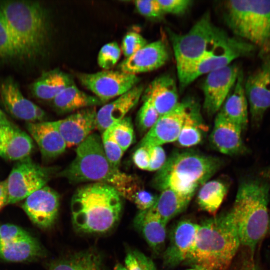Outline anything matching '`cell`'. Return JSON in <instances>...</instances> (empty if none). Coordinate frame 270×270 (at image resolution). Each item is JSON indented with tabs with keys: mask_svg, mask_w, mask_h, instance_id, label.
<instances>
[{
	"mask_svg": "<svg viewBox=\"0 0 270 270\" xmlns=\"http://www.w3.org/2000/svg\"><path fill=\"white\" fill-rule=\"evenodd\" d=\"M160 192L151 208L166 224L183 212L192 198L170 189Z\"/></svg>",
	"mask_w": 270,
	"mask_h": 270,
	"instance_id": "obj_31",
	"label": "cell"
},
{
	"mask_svg": "<svg viewBox=\"0 0 270 270\" xmlns=\"http://www.w3.org/2000/svg\"><path fill=\"white\" fill-rule=\"evenodd\" d=\"M22 228L12 224H4L0 226V245L8 244L29 236Z\"/></svg>",
	"mask_w": 270,
	"mask_h": 270,
	"instance_id": "obj_41",
	"label": "cell"
},
{
	"mask_svg": "<svg viewBox=\"0 0 270 270\" xmlns=\"http://www.w3.org/2000/svg\"><path fill=\"white\" fill-rule=\"evenodd\" d=\"M148 146L150 156L148 171L157 172L162 167L166 162L165 151L161 146Z\"/></svg>",
	"mask_w": 270,
	"mask_h": 270,
	"instance_id": "obj_45",
	"label": "cell"
},
{
	"mask_svg": "<svg viewBox=\"0 0 270 270\" xmlns=\"http://www.w3.org/2000/svg\"><path fill=\"white\" fill-rule=\"evenodd\" d=\"M122 50L116 42H108L100 49L97 58L98 65L104 70H110L118 61Z\"/></svg>",
	"mask_w": 270,
	"mask_h": 270,
	"instance_id": "obj_36",
	"label": "cell"
},
{
	"mask_svg": "<svg viewBox=\"0 0 270 270\" xmlns=\"http://www.w3.org/2000/svg\"><path fill=\"white\" fill-rule=\"evenodd\" d=\"M240 68L236 64L209 72L202 84L204 108L209 114L219 111L236 81Z\"/></svg>",
	"mask_w": 270,
	"mask_h": 270,
	"instance_id": "obj_13",
	"label": "cell"
},
{
	"mask_svg": "<svg viewBox=\"0 0 270 270\" xmlns=\"http://www.w3.org/2000/svg\"><path fill=\"white\" fill-rule=\"evenodd\" d=\"M1 14L20 60H34L45 52L49 40L46 12L36 2L0 1Z\"/></svg>",
	"mask_w": 270,
	"mask_h": 270,
	"instance_id": "obj_3",
	"label": "cell"
},
{
	"mask_svg": "<svg viewBox=\"0 0 270 270\" xmlns=\"http://www.w3.org/2000/svg\"><path fill=\"white\" fill-rule=\"evenodd\" d=\"M49 270H105L102 256L92 248L76 252L52 262Z\"/></svg>",
	"mask_w": 270,
	"mask_h": 270,
	"instance_id": "obj_30",
	"label": "cell"
},
{
	"mask_svg": "<svg viewBox=\"0 0 270 270\" xmlns=\"http://www.w3.org/2000/svg\"><path fill=\"white\" fill-rule=\"evenodd\" d=\"M53 168L42 166L29 157L18 161L6 180L8 204L25 200L46 186L54 172Z\"/></svg>",
	"mask_w": 270,
	"mask_h": 270,
	"instance_id": "obj_10",
	"label": "cell"
},
{
	"mask_svg": "<svg viewBox=\"0 0 270 270\" xmlns=\"http://www.w3.org/2000/svg\"><path fill=\"white\" fill-rule=\"evenodd\" d=\"M52 102L54 107L60 113L78 111L104 104L96 96L80 90L74 84L64 89Z\"/></svg>",
	"mask_w": 270,
	"mask_h": 270,
	"instance_id": "obj_28",
	"label": "cell"
},
{
	"mask_svg": "<svg viewBox=\"0 0 270 270\" xmlns=\"http://www.w3.org/2000/svg\"><path fill=\"white\" fill-rule=\"evenodd\" d=\"M244 88L252 122L256 128L270 108V57L265 58L261 66L248 76Z\"/></svg>",
	"mask_w": 270,
	"mask_h": 270,
	"instance_id": "obj_12",
	"label": "cell"
},
{
	"mask_svg": "<svg viewBox=\"0 0 270 270\" xmlns=\"http://www.w3.org/2000/svg\"><path fill=\"white\" fill-rule=\"evenodd\" d=\"M256 47L236 36L230 38L214 51L178 74L181 88L190 84L198 77L227 66L234 60L251 55Z\"/></svg>",
	"mask_w": 270,
	"mask_h": 270,
	"instance_id": "obj_9",
	"label": "cell"
},
{
	"mask_svg": "<svg viewBox=\"0 0 270 270\" xmlns=\"http://www.w3.org/2000/svg\"><path fill=\"white\" fill-rule=\"evenodd\" d=\"M270 185L258 178L240 183L229 210L237 228L241 245L254 256L260 242L268 232Z\"/></svg>",
	"mask_w": 270,
	"mask_h": 270,
	"instance_id": "obj_4",
	"label": "cell"
},
{
	"mask_svg": "<svg viewBox=\"0 0 270 270\" xmlns=\"http://www.w3.org/2000/svg\"><path fill=\"white\" fill-rule=\"evenodd\" d=\"M60 196L46 186L28 196L22 208L32 222L40 228H50L58 216Z\"/></svg>",
	"mask_w": 270,
	"mask_h": 270,
	"instance_id": "obj_15",
	"label": "cell"
},
{
	"mask_svg": "<svg viewBox=\"0 0 270 270\" xmlns=\"http://www.w3.org/2000/svg\"><path fill=\"white\" fill-rule=\"evenodd\" d=\"M240 246L230 212L215 215L198 224L194 246L184 262L201 270H228Z\"/></svg>",
	"mask_w": 270,
	"mask_h": 270,
	"instance_id": "obj_1",
	"label": "cell"
},
{
	"mask_svg": "<svg viewBox=\"0 0 270 270\" xmlns=\"http://www.w3.org/2000/svg\"><path fill=\"white\" fill-rule=\"evenodd\" d=\"M242 132L238 126L217 113L210 142L214 148L223 154H244L246 148L242 140Z\"/></svg>",
	"mask_w": 270,
	"mask_h": 270,
	"instance_id": "obj_20",
	"label": "cell"
},
{
	"mask_svg": "<svg viewBox=\"0 0 270 270\" xmlns=\"http://www.w3.org/2000/svg\"><path fill=\"white\" fill-rule=\"evenodd\" d=\"M162 14H182L185 13L192 4L190 0H157Z\"/></svg>",
	"mask_w": 270,
	"mask_h": 270,
	"instance_id": "obj_42",
	"label": "cell"
},
{
	"mask_svg": "<svg viewBox=\"0 0 270 270\" xmlns=\"http://www.w3.org/2000/svg\"><path fill=\"white\" fill-rule=\"evenodd\" d=\"M234 270H260V268L254 256L249 254L244 258Z\"/></svg>",
	"mask_w": 270,
	"mask_h": 270,
	"instance_id": "obj_47",
	"label": "cell"
},
{
	"mask_svg": "<svg viewBox=\"0 0 270 270\" xmlns=\"http://www.w3.org/2000/svg\"><path fill=\"white\" fill-rule=\"evenodd\" d=\"M10 122L5 114L0 109V126Z\"/></svg>",
	"mask_w": 270,
	"mask_h": 270,
	"instance_id": "obj_49",
	"label": "cell"
},
{
	"mask_svg": "<svg viewBox=\"0 0 270 270\" xmlns=\"http://www.w3.org/2000/svg\"><path fill=\"white\" fill-rule=\"evenodd\" d=\"M132 160L138 168L148 170L150 156L148 148L146 146H138L132 155Z\"/></svg>",
	"mask_w": 270,
	"mask_h": 270,
	"instance_id": "obj_46",
	"label": "cell"
},
{
	"mask_svg": "<svg viewBox=\"0 0 270 270\" xmlns=\"http://www.w3.org/2000/svg\"><path fill=\"white\" fill-rule=\"evenodd\" d=\"M76 153L72 162L58 173L72 183L102 182L115 188L126 175L109 162L97 134H90L78 146Z\"/></svg>",
	"mask_w": 270,
	"mask_h": 270,
	"instance_id": "obj_7",
	"label": "cell"
},
{
	"mask_svg": "<svg viewBox=\"0 0 270 270\" xmlns=\"http://www.w3.org/2000/svg\"><path fill=\"white\" fill-rule=\"evenodd\" d=\"M160 116L153 106L148 100H144L136 118L138 129L141 132H148L156 124Z\"/></svg>",
	"mask_w": 270,
	"mask_h": 270,
	"instance_id": "obj_39",
	"label": "cell"
},
{
	"mask_svg": "<svg viewBox=\"0 0 270 270\" xmlns=\"http://www.w3.org/2000/svg\"><path fill=\"white\" fill-rule=\"evenodd\" d=\"M158 196L142 188L132 196L131 202H134L140 210H144L150 208L155 203Z\"/></svg>",
	"mask_w": 270,
	"mask_h": 270,
	"instance_id": "obj_44",
	"label": "cell"
},
{
	"mask_svg": "<svg viewBox=\"0 0 270 270\" xmlns=\"http://www.w3.org/2000/svg\"><path fill=\"white\" fill-rule=\"evenodd\" d=\"M207 130L208 127L202 122L200 108L194 100L176 142L183 148L196 146L202 142L204 134Z\"/></svg>",
	"mask_w": 270,
	"mask_h": 270,
	"instance_id": "obj_32",
	"label": "cell"
},
{
	"mask_svg": "<svg viewBox=\"0 0 270 270\" xmlns=\"http://www.w3.org/2000/svg\"><path fill=\"white\" fill-rule=\"evenodd\" d=\"M114 270H126V269L124 266L120 264H118L114 267Z\"/></svg>",
	"mask_w": 270,
	"mask_h": 270,
	"instance_id": "obj_50",
	"label": "cell"
},
{
	"mask_svg": "<svg viewBox=\"0 0 270 270\" xmlns=\"http://www.w3.org/2000/svg\"><path fill=\"white\" fill-rule=\"evenodd\" d=\"M186 270H201L197 268H190Z\"/></svg>",
	"mask_w": 270,
	"mask_h": 270,
	"instance_id": "obj_51",
	"label": "cell"
},
{
	"mask_svg": "<svg viewBox=\"0 0 270 270\" xmlns=\"http://www.w3.org/2000/svg\"><path fill=\"white\" fill-rule=\"evenodd\" d=\"M74 84L70 74L55 68L44 72L32 84L30 90L36 98L52 101L64 89Z\"/></svg>",
	"mask_w": 270,
	"mask_h": 270,
	"instance_id": "obj_27",
	"label": "cell"
},
{
	"mask_svg": "<svg viewBox=\"0 0 270 270\" xmlns=\"http://www.w3.org/2000/svg\"><path fill=\"white\" fill-rule=\"evenodd\" d=\"M198 224L189 220L179 221L170 234L168 246L162 252L163 264L174 268L187 258L194 246Z\"/></svg>",
	"mask_w": 270,
	"mask_h": 270,
	"instance_id": "obj_17",
	"label": "cell"
},
{
	"mask_svg": "<svg viewBox=\"0 0 270 270\" xmlns=\"http://www.w3.org/2000/svg\"><path fill=\"white\" fill-rule=\"evenodd\" d=\"M224 20L235 36L256 47L270 48V0L226 2Z\"/></svg>",
	"mask_w": 270,
	"mask_h": 270,
	"instance_id": "obj_8",
	"label": "cell"
},
{
	"mask_svg": "<svg viewBox=\"0 0 270 270\" xmlns=\"http://www.w3.org/2000/svg\"><path fill=\"white\" fill-rule=\"evenodd\" d=\"M124 264L126 270H157L153 260L136 250L127 252Z\"/></svg>",
	"mask_w": 270,
	"mask_h": 270,
	"instance_id": "obj_38",
	"label": "cell"
},
{
	"mask_svg": "<svg viewBox=\"0 0 270 270\" xmlns=\"http://www.w3.org/2000/svg\"><path fill=\"white\" fill-rule=\"evenodd\" d=\"M101 139L106 158L113 166L118 168L124 152L114 138L108 128L102 132Z\"/></svg>",
	"mask_w": 270,
	"mask_h": 270,
	"instance_id": "obj_37",
	"label": "cell"
},
{
	"mask_svg": "<svg viewBox=\"0 0 270 270\" xmlns=\"http://www.w3.org/2000/svg\"><path fill=\"white\" fill-rule=\"evenodd\" d=\"M222 162L216 157L192 150L174 152L152 180V186L160 191L172 190L192 197L198 188L220 168Z\"/></svg>",
	"mask_w": 270,
	"mask_h": 270,
	"instance_id": "obj_5",
	"label": "cell"
},
{
	"mask_svg": "<svg viewBox=\"0 0 270 270\" xmlns=\"http://www.w3.org/2000/svg\"><path fill=\"white\" fill-rule=\"evenodd\" d=\"M194 101L188 99L180 102L172 110L160 116L138 146H162L176 142Z\"/></svg>",
	"mask_w": 270,
	"mask_h": 270,
	"instance_id": "obj_14",
	"label": "cell"
},
{
	"mask_svg": "<svg viewBox=\"0 0 270 270\" xmlns=\"http://www.w3.org/2000/svg\"><path fill=\"white\" fill-rule=\"evenodd\" d=\"M96 107L85 108L54 122L67 148L78 146L96 128Z\"/></svg>",
	"mask_w": 270,
	"mask_h": 270,
	"instance_id": "obj_19",
	"label": "cell"
},
{
	"mask_svg": "<svg viewBox=\"0 0 270 270\" xmlns=\"http://www.w3.org/2000/svg\"><path fill=\"white\" fill-rule=\"evenodd\" d=\"M108 128L114 140L124 152L134 139V130L130 118L126 116Z\"/></svg>",
	"mask_w": 270,
	"mask_h": 270,
	"instance_id": "obj_34",
	"label": "cell"
},
{
	"mask_svg": "<svg viewBox=\"0 0 270 270\" xmlns=\"http://www.w3.org/2000/svg\"><path fill=\"white\" fill-rule=\"evenodd\" d=\"M20 59L16 46L0 13V62Z\"/></svg>",
	"mask_w": 270,
	"mask_h": 270,
	"instance_id": "obj_35",
	"label": "cell"
},
{
	"mask_svg": "<svg viewBox=\"0 0 270 270\" xmlns=\"http://www.w3.org/2000/svg\"><path fill=\"white\" fill-rule=\"evenodd\" d=\"M177 70L180 74L225 43L231 36L215 25L205 13L182 34L168 32Z\"/></svg>",
	"mask_w": 270,
	"mask_h": 270,
	"instance_id": "obj_6",
	"label": "cell"
},
{
	"mask_svg": "<svg viewBox=\"0 0 270 270\" xmlns=\"http://www.w3.org/2000/svg\"><path fill=\"white\" fill-rule=\"evenodd\" d=\"M143 92V86L137 85L115 100L104 105L96 112V128L103 132L125 118L138 104Z\"/></svg>",
	"mask_w": 270,
	"mask_h": 270,
	"instance_id": "obj_21",
	"label": "cell"
},
{
	"mask_svg": "<svg viewBox=\"0 0 270 270\" xmlns=\"http://www.w3.org/2000/svg\"><path fill=\"white\" fill-rule=\"evenodd\" d=\"M0 98L6 110L15 118L28 122H36L44 121L46 117L44 111L26 98L11 78L1 82Z\"/></svg>",
	"mask_w": 270,
	"mask_h": 270,
	"instance_id": "obj_16",
	"label": "cell"
},
{
	"mask_svg": "<svg viewBox=\"0 0 270 270\" xmlns=\"http://www.w3.org/2000/svg\"><path fill=\"white\" fill-rule=\"evenodd\" d=\"M144 96V100H148L160 116L172 110L180 102L176 81L168 74L160 76L152 80Z\"/></svg>",
	"mask_w": 270,
	"mask_h": 270,
	"instance_id": "obj_24",
	"label": "cell"
},
{
	"mask_svg": "<svg viewBox=\"0 0 270 270\" xmlns=\"http://www.w3.org/2000/svg\"><path fill=\"white\" fill-rule=\"evenodd\" d=\"M32 138L12 122L0 126V156L10 160L29 157L34 148Z\"/></svg>",
	"mask_w": 270,
	"mask_h": 270,
	"instance_id": "obj_22",
	"label": "cell"
},
{
	"mask_svg": "<svg viewBox=\"0 0 270 270\" xmlns=\"http://www.w3.org/2000/svg\"><path fill=\"white\" fill-rule=\"evenodd\" d=\"M244 82V75L240 70L234 86L218 112L242 132L246 128L248 122V102Z\"/></svg>",
	"mask_w": 270,
	"mask_h": 270,
	"instance_id": "obj_26",
	"label": "cell"
},
{
	"mask_svg": "<svg viewBox=\"0 0 270 270\" xmlns=\"http://www.w3.org/2000/svg\"><path fill=\"white\" fill-rule=\"evenodd\" d=\"M147 44L146 40L142 35L136 32H130L123 37L120 49L126 58H127L134 54Z\"/></svg>",
	"mask_w": 270,
	"mask_h": 270,
	"instance_id": "obj_40",
	"label": "cell"
},
{
	"mask_svg": "<svg viewBox=\"0 0 270 270\" xmlns=\"http://www.w3.org/2000/svg\"><path fill=\"white\" fill-rule=\"evenodd\" d=\"M268 233L270 234V218H269V224H268Z\"/></svg>",
	"mask_w": 270,
	"mask_h": 270,
	"instance_id": "obj_52",
	"label": "cell"
},
{
	"mask_svg": "<svg viewBox=\"0 0 270 270\" xmlns=\"http://www.w3.org/2000/svg\"><path fill=\"white\" fill-rule=\"evenodd\" d=\"M196 196L199 208L215 216L228 191L226 184L218 180H208L200 188Z\"/></svg>",
	"mask_w": 270,
	"mask_h": 270,
	"instance_id": "obj_33",
	"label": "cell"
},
{
	"mask_svg": "<svg viewBox=\"0 0 270 270\" xmlns=\"http://www.w3.org/2000/svg\"><path fill=\"white\" fill-rule=\"evenodd\" d=\"M8 194L6 180L0 182V210L8 204Z\"/></svg>",
	"mask_w": 270,
	"mask_h": 270,
	"instance_id": "obj_48",
	"label": "cell"
},
{
	"mask_svg": "<svg viewBox=\"0 0 270 270\" xmlns=\"http://www.w3.org/2000/svg\"><path fill=\"white\" fill-rule=\"evenodd\" d=\"M134 224L151 248L156 254L163 252L166 237V224L150 208L139 210Z\"/></svg>",
	"mask_w": 270,
	"mask_h": 270,
	"instance_id": "obj_25",
	"label": "cell"
},
{
	"mask_svg": "<svg viewBox=\"0 0 270 270\" xmlns=\"http://www.w3.org/2000/svg\"><path fill=\"white\" fill-rule=\"evenodd\" d=\"M169 52L164 41L159 40L148 43L118 65V70L137 74L156 70L168 60Z\"/></svg>",
	"mask_w": 270,
	"mask_h": 270,
	"instance_id": "obj_18",
	"label": "cell"
},
{
	"mask_svg": "<svg viewBox=\"0 0 270 270\" xmlns=\"http://www.w3.org/2000/svg\"><path fill=\"white\" fill-rule=\"evenodd\" d=\"M134 4L138 13L147 18L158 19L164 15L157 0H135Z\"/></svg>",
	"mask_w": 270,
	"mask_h": 270,
	"instance_id": "obj_43",
	"label": "cell"
},
{
	"mask_svg": "<svg viewBox=\"0 0 270 270\" xmlns=\"http://www.w3.org/2000/svg\"><path fill=\"white\" fill-rule=\"evenodd\" d=\"M121 198L112 186L105 183L92 182L80 187L70 204L74 228L86 234L108 232L120 218Z\"/></svg>",
	"mask_w": 270,
	"mask_h": 270,
	"instance_id": "obj_2",
	"label": "cell"
},
{
	"mask_svg": "<svg viewBox=\"0 0 270 270\" xmlns=\"http://www.w3.org/2000/svg\"><path fill=\"white\" fill-rule=\"evenodd\" d=\"M76 76L80 84L104 104L129 91L140 80L137 75L120 70L78 73Z\"/></svg>",
	"mask_w": 270,
	"mask_h": 270,
	"instance_id": "obj_11",
	"label": "cell"
},
{
	"mask_svg": "<svg viewBox=\"0 0 270 270\" xmlns=\"http://www.w3.org/2000/svg\"><path fill=\"white\" fill-rule=\"evenodd\" d=\"M26 128L44 158H56L67 148L65 140L54 122H27Z\"/></svg>",
	"mask_w": 270,
	"mask_h": 270,
	"instance_id": "obj_23",
	"label": "cell"
},
{
	"mask_svg": "<svg viewBox=\"0 0 270 270\" xmlns=\"http://www.w3.org/2000/svg\"><path fill=\"white\" fill-rule=\"evenodd\" d=\"M44 252L39 242L30 234L12 242L0 245V258L8 262L32 260L42 256Z\"/></svg>",
	"mask_w": 270,
	"mask_h": 270,
	"instance_id": "obj_29",
	"label": "cell"
}]
</instances>
